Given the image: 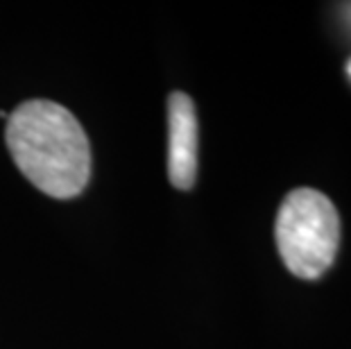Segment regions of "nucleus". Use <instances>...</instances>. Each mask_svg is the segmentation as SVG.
<instances>
[{
	"label": "nucleus",
	"mask_w": 351,
	"mask_h": 349,
	"mask_svg": "<svg viewBox=\"0 0 351 349\" xmlns=\"http://www.w3.org/2000/svg\"><path fill=\"white\" fill-rule=\"evenodd\" d=\"M12 161L55 200L77 197L91 180V143L69 109L52 100H25L7 116Z\"/></svg>",
	"instance_id": "1"
},
{
	"label": "nucleus",
	"mask_w": 351,
	"mask_h": 349,
	"mask_svg": "<svg viewBox=\"0 0 351 349\" xmlns=\"http://www.w3.org/2000/svg\"><path fill=\"white\" fill-rule=\"evenodd\" d=\"M276 250L295 277L313 281L331 268L340 248V215L317 189L290 191L274 222Z\"/></svg>",
	"instance_id": "2"
},
{
	"label": "nucleus",
	"mask_w": 351,
	"mask_h": 349,
	"mask_svg": "<svg viewBox=\"0 0 351 349\" xmlns=\"http://www.w3.org/2000/svg\"><path fill=\"white\" fill-rule=\"evenodd\" d=\"M345 71H347V75L351 77V59H349V62H347V66H345Z\"/></svg>",
	"instance_id": "4"
},
{
	"label": "nucleus",
	"mask_w": 351,
	"mask_h": 349,
	"mask_svg": "<svg viewBox=\"0 0 351 349\" xmlns=\"http://www.w3.org/2000/svg\"><path fill=\"white\" fill-rule=\"evenodd\" d=\"M199 123L189 93L168 95V177L179 191H191L197 180Z\"/></svg>",
	"instance_id": "3"
}]
</instances>
